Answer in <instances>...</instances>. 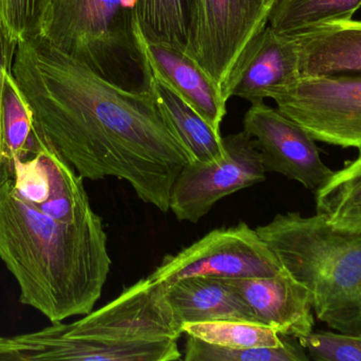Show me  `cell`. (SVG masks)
Returning <instances> with one entry per match:
<instances>
[{
    "label": "cell",
    "instance_id": "6da1fadb",
    "mask_svg": "<svg viewBox=\"0 0 361 361\" xmlns=\"http://www.w3.org/2000/svg\"><path fill=\"white\" fill-rule=\"evenodd\" d=\"M12 74L34 131L78 175L125 180L143 203L169 211L171 189L191 158L154 93L124 90L40 35L19 40Z\"/></svg>",
    "mask_w": 361,
    "mask_h": 361
},
{
    "label": "cell",
    "instance_id": "7a4b0ae2",
    "mask_svg": "<svg viewBox=\"0 0 361 361\" xmlns=\"http://www.w3.org/2000/svg\"><path fill=\"white\" fill-rule=\"evenodd\" d=\"M0 260L18 284L21 304L51 324L91 313L112 265L101 216L55 220L27 203L11 176L0 184Z\"/></svg>",
    "mask_w": 361,
    "mask_h": 361
},
{
    "label": "cell",
    "instance_id": "3957f363",
    "mask_svg": "<svg viewBox=\"0 0 361 361\" xmlns=\"http://www.w3.org/2000/svg\"><path fill=\"white\" fill-rule=\"evenodd\" d=\"M184 334L167 299V283L144 278L82 319L54 322L15 337L21 361H176Z\"/></svg>",
    "mask_w": 361,
    "mask_h": 361
},
{
    "label": "cell",
    "instance_id": "277c9868",
    "mask_svg": "<svg viewBox=\"0 0 361 361\" xmlns=\"http://www.w3.org/2000/svg\"><path fill=\"white\" fill-rule=\"evenodd\" d=\"M297 281L311 295L314 315L329 328L361 334V233L335 230L315 214H277L256 228Z\"/></svg>",
    "mask_w": 361,
    "mask_h": 361
},
{
    "label": "cell",
    "instance_id": "5b68a950",
    "mask_svg": "<svg viewBox=\"0 0 361 361\" xmlns=\"http://www.w3.org/2000/svg\"><path fill=\"white\" fill-rule=\"evenodd\" d=\"M38 35L111 84L154 93L135 0H44Z\"/></svg>",
    "mask_w": 361,
    "mask_h": 361
},
{
    "label": "cell",
    "instance_id": "8992f818",
    "mask_svg": "<svg viewBox=\"0 0 361 361\" xmlns=\"http://www.w3.org/2000/svg\"><path fill=\"white\" fill-rule=\"evenodd\" d=\"M265 0H195L186 53L212 78L226 101L235 73L269 25Z\"/></svg>",
    "mask_w": 361,
    "mask_h": 361
},
{
    "label": "cell",
    "instance_id": "52a82bcc",
    "mask_svg": "<svg viewBox=\"0 0 361 361\" xmlns=\"http://www.w3.org/2000/svg\"><path fill=\"white\" fill-rule=\"evenodd\" d=\"M267 99L316 141L361 150V74L300 76Z\"/></svg>",
    "mask_w": 361,
    "mask_h": 361
},
{
    "label": "cell",
    "instance_id": "ba28073f",
    "mask_svg": "<svg viewBox=\"0 0 361 361\" xmlns=\"http://www.w3.org/2000/svg\"><path fill=\"white\" fill-rule=\"evenodd\" d=\"M273 250L246 223L214 229L176 254H167L148 276L171 284L187 278L243 279L283 271Z\"/></svg>",
    "mask_w": 361,
    "mask_h": 361
},
{
    "label": "cell",
    "instance_id": "9c48e42d",
    "mask_svg": "<svg viewBox=\"0 0 361 361\" xmlns=\"http://www.w3.org/2000/svg\"><path fill=\"white\" fill-rule=\"evenodd\" d=\"M225 157L187 163L176 179L169 211L180 222H200L221 199L267 180L262 157L245 131L223 137Z\"/></svg>",
    "mask_w": 361,
    "mask_h": 361
},
{
    "label": "cell",
    "instance_id": "30bf717a",
    "mask_svg": "<svg viewBox=\"0 0 361 361\" xmlns=\"http://www.w3.org/2000/svg\"><path fill=\"white\" fill-rule=\"evenodd\" d=\"M243 131L254 139L267 173H278L315 191L333 174L322 161L316 140L305 129L264 102L252 104Z\"/></svg>",
    "mask_w": 361,
    "mask_h": 361
},
{
    "label": "cell",
    "instance_id": "8fae6325",
    "mask_svg": "<svg viewBox=\"0 0 361 361\" xmlns=\"http://www.w3.org/2000/svg\"><path fill=\"white\" fill-rule=\"evenodd\" d=\"M223 280L245 300L261 324L278 334L300 339L313 332L311 295L286 269L267 277Z\"/></svg>",
    "mask_w": 361,
    "mask_h": 361
},
{
    "label": "cell",
    "instance_id": "7c38bea8",
    "mask_svg": "<svg viewBox=\"0 0 361 361\" xmlns=\"http://www.w3.org/2000/svg\"><path fill=\"white\" fill-rule=\"evenodd\" d=\"M299 78V55L294 38L277 33L267 25L244 57L233 80L231 97L261 103L271 90L288 86Z\"/></svg>",
    "mask_w": 361,
    "mask_h": 361
},
{
    "label": "cell",
    "instance_id": "4fadbf2b",
    "mask_svg": "<svg viewBox=\"0 0 361 361\" xmlns=\"http://www.w3.org/2000/svg\"><path fill=\"white\" fill-rule=\"evenodd\" d=\"M292 36L300 76L361 74V20L322 23Z\"/></svg>",
    "mask_w": 361,
    "mask_h": 361
},
{
    "label": "cell",
    "instance_id": "5bb4252c",
    "mask_svg": "<svg viewBox=\"0 0 361 361\" xmlns=\"http://www.w3.org/2000/svg\"><path fill=\"white\" fill-rule=\"evenodd\" d=\"M144 46L152 72L221 133L227 101L203 68L185 51L173 47L145 42Z\"/></svg>",
    "mask_w": 361,
    "mask_h": 361
},
{
    "label": "cell",
    "instance_id": "9a60e30c",
    "mask_svg": "<svg viewBox=\"0 0 361 361\" xmlns=\"http://www.w3.org/2000/svg\"><path fill=\"white\" fill-rule=\"evenodd\" d=\"M167 299L180 326L216 320L260 322L245 300L218 278H187L167 284Z\"/></svg>",
    "mask_w": 361,
    "mask_h": 361
},
{
    "label": "cell",
    "instance_id": "2e32d148",
    "mask_svg": "<svg viewBox=\"0 0 361 361\" xmlns=\"http://www.w3.org/2000/svg\"><path fill=\"white\" fill-rule=\"evenodd\" d=\"M154 93L165 118L188 152L191 161L214 162L224 158L221 133L154 73Z\"/></svg>",
    "mask_w": 361,
    "mask_h": 361
},
{
    "label": "cell",
    "instance_id": "e0dca14e",
    "mask_svg": "<svg viewBox=\"0 0 361 361\" xmlns=\"http://www.w3.org/2000/svg\"><path fill=\"white\" fill-rule=\"evenodd\" d=\"M315 193L316 214L335 230L361 233V150Z\"/></svg>",
    "mask_w": 361,
    "mask_h": 361
},
{
    "label": "cell",
    "instance_id": "ac0fdd59",
    "mask_svg": "<svg viewBox=\"0 0 361 361\" xmlns=\"http://www.w3.org/2000/svg\"><path fill=\"white\" fill-rule=\"evenodd\" d=\"M195 0H135V17L144 42L186 52Z\"/></svg>",
    "mask_w": 361,
    "mask_h": 361
},
{
    "label": "cell",
    "instance_id": "d6986e66",
    "mask_svg": "<svg viewBox=\"0 0 361 361\" xmlns=\"http://www.w3.org/2000/svg\"><path fill=\"white\" fill-rule=\"evenodd\" d=\"M361 6V0H276L269 25L277 33L293 35L316 25L348 20Z\"/></svg>",
    "mask_w": 361,
    "mask_h": 361
},
{
    "label": "cell",
    "instance_id": "ffe728a7",
    "mask_svg": "<svg viewBox=\"0 0 361 361\" xmlns=\"http://www.w3.org/2000/svg\"><path fill=\"white\" fill-rule=\"evenodd\" d=\"M2 133L8 171L16 161L27 158L37 150L31 110L12 70L6 72L2 90Z\"/></svg>",
    "mask_w": 361,
    "mask_h": 361
},
{
    "label": "cell",
    "instance_id": "44dd1931",
    "mask_svg": "<svg viewBox=\"0 0 361 361\" xmlns=\"http://www.w3.org/2000/svg\"><path fill=\"white\" fill-rule=\"evenodd\" d=\"M187 336L231 349L275 348L282 345V336L261 322L246 320H216L190 322L182 326Z\"/></svg>",
    "mask_w": 361,
    "mask_h": 361
},
{
    "label": "cell",
    "instance_id": "7402d4cb",
    "mask_svg": "<svg viewBox=\"0 0 361 361\" xmlns=\"http://www.w3.org/2000/svg\"><path fill=\"white\" fill-rule=\"evenodd\" d=\"M281 345L275 348L231 349L187 337L184 357L186 361H309L307 352L296 337L281 335Z\"/></svg>",
    "mask_w": 361,
    "mask_h": 361
},
{
    "label": "cell",
    "instance_id": "603a6c76",
    "mask_svg": "<svg viewBox=\"0 0 361 361\" xmlns=\"http://www.w3.org/2000/svg\"><path fill=\"white\" fill-rule=\"evenodd\" d=\"M316 361H361V334L316 331L299 339Z\"/></svg>",
    "mask_w": 361,
    "mask_h": 361
},
{
    "label": "cell",
    "instance_id": "cb8c5ba5",
    "mask_svg": "<svg viewBox=\"0 0 361 361\" xmlns=\"http://www.w3.org/2000/svg\"><path fill=\"white\" fill-rule=\"evenodd\" d=\"M44 0H0V20L17 40L39 34Z\"/></svg>",
    "mask_w": 361,
    "mask_h": 361
},
{
    "label": "cell",
    "instance_id": "d4e9b609",
    "mask_svg": "<svg viewBox=\"0 0 361 361\" xmlns=\"http://www.w3.org/2000/svg\"><path fill=\"white\" fill-rule=\"evenodd\" d=\"M17 45H18V40L8 32L6 25L0 20V184L11 176L6 165V154H4V133H2V90H4L6 72L12 70Z\"/></svg>",
    "mask_w": 361,
    "mask_h": 361
},
{
    "label": "cell",
    "instance_id": "484cf974",
    "mask_svg": "<svg viewBox=\"0 0 361 361\" xmlns=\"http://www.w3.org/2000/svg\"><path fill=\"white\" fill-rule=\"evenodd\" d=\"M25 350V347L20 343L13 338H1L0 337V360L14 361L15 356L19 352Z\"/></svg>",
    "mask_w": 361,
    "mask_h": 361
},
{
    "label": "cell",
    "instance_id": "4316f807",
    "mask_svg": "<svg viewBox=\"0 0 361 361\" xmlns=\"http://www.w3.org/2000/svg\"><path fill=\"white\" fill-rule=\"evenodd\" d=\"M265 2H267V6H269V8H271V6H273V4H275L276 0H265Z\"/></svg>",
    "mask_w": 361,
    "mask_h": 361
}]
</instances>
